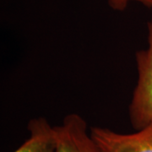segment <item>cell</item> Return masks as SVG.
I'll return each instance as SVG.
<instances>
[{"label":"cell","mask_w":152,"mask_h":152,"mask_svg":"<svg viewBox=\"0 0 152 152\" xmlns=\"http://www.w3.org/2000/svg\"><path fill=\"white\" fill-rule=\"evenodd\" d=\"M27 129L30 136L21 145L13 152H54L57 145L55 126L45 118L29 121Z\"/></svg>","instance_id":"4"},{"label":"cell","mask_w":152,"mask_h":152,"mask_svg":"<svg viewBox=\"0 0 152 152\" xmlns=\"http://www.w3.org/2000/svg\"><path fill=\"white\" fill-rule=\"evenodd\" d=\"M90 131L102 152H152V123L129 134L102 127H92Z\"/></svg>","instance_id":"2"},{"label":"cell","mask_w":152,"mask_h":152,"mask_svg":"<svg viewBox=\"0 0 152 152\" xmlns=\"http://www.w3.org/2000/svg\"><path fill=\"white\" fill-rule=\"evenodd\" d=\"M148 47L135 54L138 80L129 107L131 126L139 130L152 123V19L147 23Z\"/></svg>","instance_id":"1"},{"label":"cell","mask_w":152,"mask_h":152,"mask_svg":"<svg viewBox=\"0 0 152 152\" xmlns=\"http://www.w3.org/2000/svg\"><path fill=\"white\" fill-rule=\"evenodd\" d=\"M139 3L145 7L152 9V0H107L109 7L115 11H124L130 3Z\"/></svg>","instance_id":"5"},{"label":"cell","mask_w":152,"mask_h":152,"mask_svg":"<svg viewBox=\"0 0 152 152\" xmlns=\"http://www.w3.org/2000/svg\"><path fill=\"white\" fill-rule=\"evenodd\" d=\"M55 129L54 152H102L91 134L86 121L79 114H68Z\"/></svg>","instance_id":"3"}]
</instances>
